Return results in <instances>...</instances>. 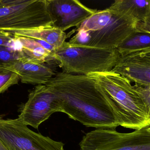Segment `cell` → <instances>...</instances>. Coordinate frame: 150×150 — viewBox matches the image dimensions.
I'll return each instance as SVG.
<instances>
[{
    "label": "cell",
    "mask_w": 150,
    "mask_h": 150,
    "mask_svg": "<svg viewBox=\"0 0 150 150\" xmlns=\"http://www.w3.org/2000/svg\"><path fill=\"white\" fill-rule=\"evenodd\" d=\"M59 98L61 112L87 127L120 126L114 101L91 76L56 73L45 85Z\"/></svg>",
    "instance_id": "6da1fadb"
},
{
    "label": "cell",
    "mask_w": 150,
    "mask_h": 150,
    "mask_svg": "<svg viewBox=\"0 0 150 150\" xmlns=\"http://www.w3.org/2000/svg\"><path fill=\"white\" fill-rule=\"evenodd\" d=\"M137 23L108 8L97 10L75 30L77 33L69 42L88 47L117 48L134 31Z\"/></svg>",
    "instance_id": "7a4b0ae2"
},
{
    "label": "cell",
    "mask_w": 150,
    "mask_h": 150,
    "mask_svg": "<svg viewBox=\"0 0 150 150\" xmlns=\"http://www.w3.org/2000/svg\"><path fill=\"white\" fill-rule=\"evenodd\" d=\"M90 75L114 101L120 126L135 130L150 127L149 111L131 82L112 71Z\"/></svg>",
    "instance_id": "3957f363"
},
{
    "label": "cell",
    "mask_w": 150,
    "mask_h": 150,
    "mask_svg": "<svg viewBox=\"0 0 150 150\" xmlns=\"http://www.w3.org/2000/svg\"><path fill=\"white\" fill-rule=\"evenodd\" d=\"M53 56L63 73L89 75L112 71L120 54L117 48L88 47L66 41Z\"/></svg>",
    "instance_id": "277c9868"
},
{
    "label": "cell",
    "mask_w": 150,
    "mask_h": 150,
    "mask_svg": "<svg viewBox=\"0 0 150 150\" xmlns=\"http://www.w3.org/2000/svg\"><path fill=\"white\" fill-rule=\"evenodd\" d=\"M47 0H0V31L53 27Z\"/></svg>",
    "instance_id": "5b68a950"
},
{
    "label": "cell",
    "mask_w": 150,
    "mask_h": 150,
    "mask_svg": "<svg viewBox=\"0 0 150 150\" xmlns=\"http://www.w3.org/2000/svg\"><path fill=\"white\" fill-rule=\"evenodd\" d=\"M149 127L130 133L114 129H95L86 133L79 150H150Z\"/></svg>",
    "instance_id": "8992f818"
},
{
    "label": "cell",
    "mask_w": 150,
    "mask_h": 150,
    "mask_svg": "<svg viewBox=\"0 0 150 150\" xmlns=\"http://www.w3.org/2000/svg\"><path fill=\"white\" fill-rule=\"evenodd\" d=\"M57 112H61L59 98L45 85H39L29 93L18 119L25 125L38 129L41 123Z\"/></svg>",
    "instance_id": "52a82bcc"
},
{
    "label": "cell",
    "mask_w": 150,
    "mask_h": 150,
    "mask_svg": "<svg viewBox=\"0 0 150 150\" xmlns=\"http://www.w3.org/2000/svg\"><path fill=\"white\" fill-rule=\"evenodd\" d=\"M134 85H150V48L120 54L112 70Z\"/></svg>",
    "instance_id": "ba28073f"
},
{
    "label": "cell",
    "mask_w": 150,
    "mask_h": 150,
    "mask_svg": "<svg viewBox=\"0 0 150 150\" xmlns=\"http://www.w3.org/2000/svg\"><path fill=\"white\" fill-rule=\"evenodd\" d=\"M53 27L65 32L73 27L78 28L97 11L77 0H47Z\"/></svg>",
    "instance_id": "9c48e42d"
},
{
    "label": "cell",
    "mask_w": 150,
    "mask_h": 150,
    "mask_svg": "<svg viewBox=\"0 0 150 150\" xmlns=\"http://www.w3.org/2000/svg\"><path fill=\"white\" fill-rule=\"evenodd\" d=\"M4 66L16 73L23 83L46 85L56 74L46 63L28 58L21 59Z\"/></svg>",
    "instance_id": "30bf717a"
},
{
    "label": "cell",
    "mask_w": 150,
    "mask_h": 150,
    "mask_svg": "<svg viewBox=\"0 0 150 150\" xmlns=\"http://www.w3.org/2000/svg\"><path fill=\"white\" fill-rule=\"evenodd\" d=\"M108 8L137 23L150 17V0H116Z\"/></svg>",
    "instance_id": "8fae6325"
},
{
    "label": "cell",
    "mask_w": 150,
    "mask_h": 150,
    "mask_svg": "<svg viewBox=\"0 0 150 150\" xmlns=\"http://www.w3.org/2000/svg\"><path fill=\"white\" fill-rule=\"evenodd\" d=\"M3 31L16 36L42 41L52 45L55 50L63 45L67 38L65 32L54 27L33 30Z\"/></svg>",
    "instance_id": "7c38bea8"
},
{
    "label": "cell",
    "mask_w": 150,
    "mask_h": 150,
    "mask_svg": "<svg viewBox=\"0 0 150 150\" xmlns=\"http://www.w3.org/2000/svg\"><path fill=\"white\" fill-rule=\"evenodd\" d=\"M15 36L21 45V51L28 59L44 63L54 61L53 53L44 48L37 40Z\"/></svg>",
    "instance_id": "4fadbf2b"
},
{
    "label": "cell",
    "mask_w": 150,
    "mask_h": 150,
    "mask_svg": "<svg viewBox=\"0 0 150 150\" xmlns=\"http://www.w3.org/2000/svg\"><path fill=\"white\" fill-rule=\"evenodd\" d=\"M150 48V33L137 30L117 48L120 54Z\"/></svg>",
    "instance_id": "5bb4252c"
},
{
    "label": "cell",
    "mask_w": 150,
    "mask_h": 150,
    "mask_svg": "<svg viewBox=\"0 0 150 150\" xmlns=\"http://www.w3.org/2000/svg\"><path fill=\"white\" fill-rule=\"evenodd\" d=\"M19 76L16 73L0 64V94L11 86L18 83Z\"/></svg>",
    "instance_id": "9a60e30c"
},
{
    "label": "cell",
    "mask_w": 150,
    "mask_h": 150,
    "mask_svg": "<svg viewBox=\"0 0 150 150\" xmlns=\"http://www.w3.org/2000/svg\"><path fill=\"white\" fill-rule=\"evenodd\" d=\"M27 58L22 51L0 46V64L5 65L21 59Z\"/></svg>",
    "instance_id": "2e32d148"
},
{
    "label": "cell",
    "mask_w": 150,
    "mask_h": 150,
    "mask_svg": "<svg viewBox=\"0 0 150 150\" xmlns=\"http://www.w3.org/2000/svg\"><path fill=\"white\" fill-rule=\"evenodd\" d=\"M0 46L12 48L21 51V45L16 36L3 31H0Z\"/></svg>",
    "instance_id": "e0dca14e"
},
{
    "label": "cell",
    "mask_w": 150,
    "mask_h": 150,
    "mask_svg": "<svg viewBox=\"0 0 150 150\" xmlns=\"http://www.w3.org/2000/svg\"><path fill=\"white\" fill-rule=\"evenodd\" d=\"M134 87L142 98L149 111L150 114V85L138 86L134 85Z\"/></svg>",
    "instance_id": "ac0fdd59"
},
{
    "label": "cell",
    "mask_w": 150,
    "mask_h": 150,
    "mask_svg": "<svg viewBox=\"0 0 150 150\" xmlns=\"http://www.w3.org/2000/svg\"><path fill=\"white\" fill-rule=\"evenodd\" d=\"M136 29L150 33V17L143 22L138 23L137 25Z\"/></svg>",
    "instance_id": "d6986e66"
},
{
    "label": "cell",
    "mask_w": 150,
    "mask_h": 150,
    "mask_svg": "<svg viewBox=\"0 0 150 150\" xmlns=\"http://www.w3.org/2000/svg\"><path fill=\"white\" fill-rule=\"evenodd\" d=\"M0 150H8L0 141Z\"/></svg>",
    "instance_id": "ffe728a7"
},
{
    "label": "cell",
    "mask_w": 150,
    "mask_h": 150,
    "mask_svg": "<svg viewBox=\"0 0 150 150\" xmlns=\"http://www.w3.org/2000/svg\"><path fill=\"white\" fill-rule=\"evenodd\" d=\"M149 130L150 131V127H149Z\"/></svg>",
    "instance_id": "44dd1931"
}]
</instances>
